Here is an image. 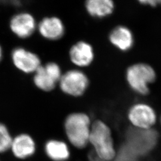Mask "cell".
<instances>
[{
	"label": "cell",
	"instance_id": "6da1fadb",
	"mask_svg": "<svg viewBox=\"0 0 161 161\" xmlns=\"http://www.w3.org/2000/svg\"><path fill=\"white\" fill-rule=\"evenodd\" d=\"M89 143L94 147V153L101 161H112L116 155L109 127L103 122L96 121L91 127Z\"/></svg>",
	"mask_w": 161,
	"mask_h": 161
},
{
	"label": "cell",
	"instance_id": "7a4b0ae2",
	"mask_svg": "<svg viewBox=\"0 0 161 161\" xmlns=\"http://www.w3.org/2000/svg\"><path fill=\"white\" fill-rule=\"evenodd\" d=\"M64 129L70 143L77 148H84L89 143L91 131L90 119L82 113L69 115L65 120Z\"/></svg>",
	"mask_w": 161,
	"mask_h": 161
},
{
	"label": "cell",
	"instance_id": "3957f363",
	"mask_svg": "<svg viewBox=\"0 0 161 161\" xmlns=\"http://www.w3.org/2000/svg\"><path fill=\"white\" fill-rule=\"evenodd\" d=\"M125 144L137 157L146 155L154 148L158 135L153 130L132 128L127 130Z\"/></svg>",
	"mask_w": 161,
	"mask_h": 161
},
{
	"label": "cell",
	"instance_id": "277c9868",
	"mask_svg": "<svg viewBox=\"0 0 161 161\" xmlns=\"http://www.w3.org/2000/svg\"><path fill=\"white\" fill-rule=\"evenodd\" d=\"M155 72L149 65L144 64H133L127 71V80L132 90L140 94L149 92L148 86L155 79Z\"/></svg>",
	"mask_w": 161,
	"mask_h": 161
},
{
	"label": "cell",
	"instance_id": "5b68a950",
	"mask_svg": "<svg viewBox=\"0 0 161 161\" xmlns=\"http://www.w3.org/2000/svg\"><path fill=\"white\" fill-rule=\"evenodd\" d=\"M35 72L34 81L35 86L46 92L53 90L62 76L59 66L54 62L40 65Z\"/></svg>",
	"mask_w": 161,
	"mask_h": 161
},
{
	"label": "cell",
	"instance_id": "8992f818",
	"mask_svg": "<svg viewBox=\"0 0 161 161\" xmlns=\"http://www.w3.org/2000/svg\"><path fill=\"white\" fill-rule=\"evenodd\" d=\"M37 23L34 16L28 12H19L13 15L9 22V28L16 37L27 39L37 29Z\"/></svg>",
	"mask_w": 161,
	"mask_h": 161
},
{
	"label": "cell",
	"instance_id": "52a82bcc",
	"mask_svg": "<svg viewBox=\"0 0 161 161\" xmlns=\"http://www.w3.org/2000/svg\"><path fill=\"white\" fill-rule=\"evenodd\" d=\"M59 82L61 90L66 94L73 96L82 95L88 85L86 75L78 70L68 71L61 76Z\"/></svg>",
	"mask_w": 161,
	"mask_h": 161
},
{
	"label": "cell",
	"instance_id": "ba28073f",
	"mask_svg": "<svg viewBox=\"0 0 161 161\" xmlns=\"http://www.w3.org/2000/svg\"><path fill=\"white\" fill-rule=\"evenodd\" d=\"M12 60L15 67L25 73L35 72L41 65L40 58L23 47H16L12 52Z\"/></svg>",
	"mask_w": 161,
	"mask_h": 161
},
{
	"label": "cell",
	"instance_id": "9c48e42d",
	"mask_svg": "<svg viewBox=\"0 0 161 161\" xmlns=\"http://www.w3.org/2000/svg\"><path fill=\"white\" fill-rule=\"evenodd\" d=\"M37 29L41 36L47 40H58L65 34L63 21L56 16L44 17L37 25Z\"/></svg>",
	"mask_w": 161,
	"mask_h": 161
},
{
	"label": "cell",
	"instance_id": "30bf717a",
	"mask_svg": "<svg viewBox=\"0 0 161 161\" xmlns=\"http://www.w3.org/2000/svg\"><path fill=\"white\" fill-rule=\"evenodd\" d=\"M128 118L135 127L143 129L149 128L156 121L154 110L145 104L134 105L129 111Z\"/></svg>",
	"mask_w": 161,
	"mask_h": 161
},
{
	"label": "cell",
	"instance_id": "8fae6325",
	"mask_svg": "<svg viewBox=\"0 0 161 161\" xmlns=\"http://www.w3.org/2000/svg\"><path fill=\"white\" fill-rule=\"evenodd\" d=\"M69 57L76 66L86 67L92 63L94 58L92 46L84 41L76 42L70 49Z\"/></svg>",
	"mask_w": 161,
	"mask_h": 161
},
{
	"label": "cell",
	"instance_id": "7c38bea8",
	"mask_svg": "<svg viewBox=\"0 0 161 161\" xmlns=\"http://www.w3.org/2000/svg\"><path fill=\"white\" fill-rule=\"evenodd\" d=\"M110 42L122 52L130 50L134 45L132 31L125 26L119 25L112 29L109 35Z\"/></svg>",
	"mask_w": 161,
	"mask_h": 161
},
{
	"label": "cell",
	"instance_id": "4fadbf2b",
	"mask_svg": "<svg viewBox=\"0 0 161 161\" xmlns=\"http://www.w3.org/2000/svg\"><path fill=\"white\" fill-rule=\"evenodd\" d=\"M10 148L16 158L25 159L34 153L35 143L30 136L23 134L13 139Z\"/></svg>",
	"mask_w": 161,
	"mask_h": 161
},
{
	"label": "cell",
	"instance_id": "5bb4252c",
	"mask_svg": "<svg viewBox=\"0 0 161 161\" xmlns=\"http://www.w3.org/2000/svg\"><path fill=\"white\" fill-rule=\"evenodd\" d=\"M85 7L92 17L102 19L113 13L115 3L113 0H86Z\"/></svg>",
	"mask_w": 161,
	"mask_h": 161
},
{
	"label": "cell",
	"instance_id": "9a60e30c",
	"mask_svg": "<svg viewBox=\"0 0 161 161\" xmlns=\"http://www.w3.org/2000/svg\"><path fill=\"white\" fill-rule=\"evenodd\" d=\"M47 156L54 161H65L69 158L70 152L67 144L62 141L52 140L45 146Z\"/></svg>",
	"mask_w": 161,
	"mask_h": 161
},
{
	"label": "cell",
	"instance_id": "2e32d148",
	"mask_svg": "<svg viewBox=\"0 0 161 161\" xmlns=\"http://www.w3.org/2000/svg\"><path fill=\"white\" fill-rule=\"evenodd\" d=\"M12 140L13 138L7 127L0 124V153L4 152L10 148Z\"/></svg>",
	"mask_w": 161,
	"mask_h": 161
},
{
	"label": "cell",
	"instance_id": "e0dca14e",
	"mask_svg": "<svg viewBox=\"0 0 161 161\" xmlns=\"http://www.w3.org/2000/svg\"><path fill=\"white\" fill-rule=\"evenodd\" d=\"M139 3L143 5L157 7L161 5V0H137Z\"/></svg>",
	"mask_w": 161,
	"mask_h": 161
},
{
	"label": "cell",
	"instance_id": "ac0fdd59",
	"mask_svg": "<svg viewBox=\"0 0 161 161\" xmlns=\"http://www.w3.org/2000/svg\"><path fill=\"white\" fill-rule=\"evenodd\" d=\"M3 48L0 45V62L1 61V59L3 58Z\"/></svg>",
	"mask_w": 161,
	"mask_h": 161
}]
</instances>
